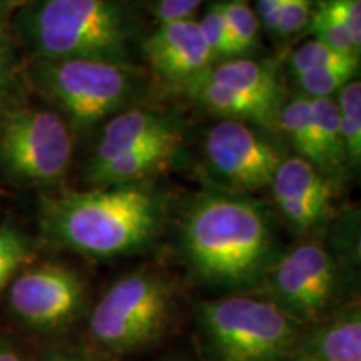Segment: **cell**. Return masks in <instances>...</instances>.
Masks as SVG:
<instances>
[{
    "label": "cell",
    "mask_w": 361,
    "mask_h": 361,
    "mask_svg": "<svg viewBox=\"0 0 361 361\" xmlns=\"http://www.w3.org/2000/svg\"><path fill=\"white\" fill-rule=\"evenodd\" d=\"M25 34L42 59L128 62V20L112 0H39Z\"/></svg>",
    "instance_id": "3"
},
{
    "label": "cell",
    "mask_w": 361,
    "mask_h": 361,
    "mask_svg": "<svg viewBox=\"0 0 361 361\" xmlns=\"http://www.w3.org/2000/svg\"><path fill=\"white\" fill-rule=\"evenodd\" d=\"M144 54L157 75L179 85L197 78L214 64L200 22L191 17L162 22L146 40Z\"/></svg>",
    "instance_id": "12"
},
{
    "label": "cell",
    "mask_w": 361,
    "mask_h": 361,
    "mask_svg": "<svg viewBox=\"0 0 361 361\" xmlns=\"http://www.w3.org/2000/svg\"><path fill=\"white\" fill-rule=\"evenodd\" d=\"M162 221V194L144 183L64 191L40 202L45 239L90 258H119L146 250Z\"/></svg>",
    "instance_id": "1"
},
{
    "label": "cell",
    "mask_w": 361,
    "mask_h": 361,
    "mask_svg": "<svg viewBox=\"0 0 361 361\" xmlns=\"http://www.w3.org/2000/svg\"><path fill=\"white\" fill-rule=\"evenodd\" d=\"M200 27L202 35H204L207 47L211 51V56L214 59V64H218V61H221V59L238 57L233 39L229 35L228 25H226L221 2L211 6L209 11L200 20Z\"/></svg>",
    "instance_id": "25"
},
{
    "label": "cell",
    "mask_w": 361,
    "mask_h": 361,
    "mask_svg": "<svg viewBox=\"0 0 361 361\" xmlns=\"http://www.w3.org/2000/svg\"><path fill=\"white\" fill-rule=\"evenodd\" d=\"M281 361H310L308 358H306V356H303L301 353H298L296 350H293L290 355L286 356V358H283Z\"/></svg>",
    "instance_id": "34"
},
{
    "label": "cell",
    "mask_w": 361,
    "mask_h": 361,
    "mask_svg": "<svg viewBox=\"0 0 361 361\" xmlns=\"http://www.w3.org/2000/svg\"><path fill=\"white\" fill-rule=\"evenodd\" d=\"M174 306L169 281L154 271H135L112 284L90 314V335L109 353L126 355L154 343Z\"/></svg>",
    "instance_id": "5"
},
{
    "label": "cell",
    "mask_w": 361,
    "mask_h": 361,
    "mask_svg": "<svg viewBox=\"0 0 361 361\" xmlns=\"http://www.w3.org/2000/svg\"><path fill=\"white\" fill-rule=\"evenodd\" d=\"M346 56H355V54L338 52L335 49L328 47L326 44H323L322 40L313 39L301 45L300 49H296L295 54L291 56L290 67L293 74L300 75L305 74V72H310L313 69H318V67L340 61V59Z\"/></svg>",
    "instance_id": "26"
},
{
    "label": "cell",
    "mask_w": 361,
    "mask_h": 361,
    "mask_svg": "<svg viewBox=\"0 0 361 361\" xmlns=\"http://www.w3.org/2000/svg\"><path fill=\"white\" fill-rule=\"evenodd\" d=\"M37 75L71 123L84 129L128 107L139 80L128 62L92 59H44Z\"/></svg>",
    "instance_id": "6"
},
{
    "label": "cell",
    "mask_w": 361,
    "mask_h": 361,
    "mask_svg": "<svg viewBox=\"0 0 361 361\" xmlns=\"http://www.w3.org/2000/svg\"><path fill=\"white\" fill-rule=\"evenodd\" d=\"M71 130L57 112L11 111L0 123V164L19 180L52 184L62 179L72 161Z\"/></svg>",
    "instance_id": "7"
},
{
    "label": "cell",
    "mask_w": 361,
    "mask_h": 361,
    "mask_svg": "<svg viewBox=\"0 0 361 361\" xmlns=\"http://www.w3.org/2000/svg\"><path fill=\"white\" fill-rule=\"evenodd\" d=\"M180 241L197 276L231 290L263 284L279 256L266 206L234 194H206L194 201Z\"/></svg>",
    "instance_id": "2"
},
{
    "label": "cell",
    "mask_w": 361,
    "mask_h": 361,
    "mask_svg": "<svg viewBox=\"0 0 361 361\" xmlns=\"http://www.w3.org/2000/svg\"><path fill=\"white\" fill-rule=\"evenodd\" d=\"M178 128L168 117L147 109H126L107 123L89 168L117 157Z\"/></svg>",
    "instance_id": "16"
},
{
    "label": "cell",
    "mask_w": 361,
    "mask_h": 361,
    "mask_svg": "<svg viewBox=\"0 0 361 361\" xmlns=\"http://www.w3.org/2000/svg\"><path fill=\"white\" fill-rule=\"evenodd\" d=\"M263 284L268 301L300 324H314L324 319L335 303L336 263L326 247L303 243L278 256Z\"/></svg>",
    "instance_id": "8"
},
{
    "label": "cell",
    "mask_w": 361,
    "mask_h": 361,
    "mask_svg": "<svg viewBox=\"0 0 361 361\" xmlns=\"http://www.w3.org/2000/svg\"><path fill=\"white\" fill-rule=\"evenodd\" d=\"M269 188L283 218L296 233L313 231L328 218L331 180L303 157H284Z\"/></svg>",
    "instance_id": "11"
},
{
    "label": "cell",
    "mask_w": 361,
    "mask_h": 361,
    "mask_svg": "<svg viewBox=\"0 0 361 361\" xmlns=\"http://www.w3.org/2000/svg\"><path fill=\"white\" fill-rule=\"evenodd\" d=\"M295 350L310 361H361V314L351 308L311 324Z\"/></svg>",
    "instance_id": "15"
},
{
    "label": "cell",
    "mask_w": 361,
    "mask_h": 361,
    "mask_svg": "<svg viewBox=\"0 0 361 361\" xmlns=\"http://www.w3.org/2000/svg\"><path fill=\"white\" fill-rule=\"evenodd\" d=\"M226 25L231 35L238 57L252 52L259 40V19L246 0L221 2Z\"/></svg>",
    "instance_id": "22"
},
{
    "label": "cell",
    "mask_w": 361,
    "mask_h": 361,
    "mask_svg": "<svg viewBox=\"0 0 361 361\" xmlns=\"http://www.w3.org/2000/svg\"><path fill=\"white\" fill-rule=\"evenodd\" d=\"M0 361H24L16 346L4 336H0Z\"/></svg>",
    "instance_id": "32"
},
{
    "label": "cell",
    "mask_w": 361,
    "mask_h": 361,
    "mask_svg": "<svg viewBox=\"0 0 361 361\" xmlns=\"http://www.w3.org/2000/svg\"><path fill=\"white\" fill-rule=\"evenodd\" d=\"M308 27L314 34V39L322 40L328 47L335 49L343 54H355L360 56L356 51L353 40H351L348 30L343 25V22L335 16V12L329 8L326 4L322 2L318 7L311 12Z\"/></svg>",
    "instance_id": "23"
},
{
    "label": "cell",
    "mask_w": 361,
    "mask_h": 361,
    "mask_svg": "<svg viewBox=\"0 0 361 361\" xmlns=\"http://www.w3.org/2000/svg\"><path fill=\"white\" fill-rule=\"evenodd\" d=\"M204 74L214 82L228 85L241 92L283 102V90L276 74L268 66L251 59H231L228 62L213 64Z\"/></svg>",
    "instance_id": "17"
},
{
    "label": "cell",
    "mask_w": 361,
    "mask_h": 361,
    "mask_svg": "<svg viewBox=\"0 0 361 361\" xmlns=\"http://www.w3.org/2000/svg\"><path fill=\"white\" fill-rule=\"evenodd\" d=\"M284 0H258V19L259 22H263V25L266 29L273 30L276 29L278 24V17H279V11H281Z\"/></svg>",
    "instance_id": "31"
},
{
    "label": "cell",
    "mask_w": 361,
    "mask_h": 361,
    "mask_svg": "<svg viewBox=\"0 0 361 361\" xmlns=\"http://www.w3.org/2000/svg\"><path fill=\"white\" fill-rule=\"evenodd\" d=\"M360 69V56H346L318 69L296 75L303 96L310 99L331 97L355 79Z\"/></svg>",
    "instance_id": "20"
},
{
    "label": "cell",
    "mask_w": 361,
    "mask_h": 361,
    "mask_svg": "<svg viewBox=\"0 0 361 361\" xmlns=\"http://www.w3.org/2000/svg\"><path fill=\"white\" fill-rule=\"evenodd\" d=\"M13 61L6 37L0 34V109L6 106L13 90Z\"/></svg>",
    "instance_id": "30"
},
{
    "label": "cell",
    "mask_w": 361,
    "mask_h": 361,
    "mask_svg": "<svg viewBox=\"0 0 361 361\" xmlns=\"http://www.w3.org/2000/svg\"><path fill=\"white\" fill-rule=\"evenodd\" d=\"M278 128L284 130L300 157H303L305 161H308L310 164H313L316 169L323 173V156L319 151L311 99L300 96L283 106L279 112Z\"/></svg>",
    "instance_id": "18"
},
{
    "label": "cell",
    "mask_w": 361,
    "mask_h": 361,
    "mask_svg": "<svg viewBox=\"0 0 361 361\" xmlns=\"http://www.w3.org/2000/svg\"><path fill=\"white\" fill-rule=\"evenodd\" d=\"M29 239L13 226H0V293L13 274L30 259Z\"/></svg>",
    "instance_id": "24"
},
{
    "label": "cell",
    "mask_w": 361,
    "mask_h": 361,
    "mask_svg": "<svg viewBox=\"0 0 361 361\" xmlns=\"http://www.w3.org/2000/svg\"><path fill=\"white\" fill-rule=\"evenodd\" d=\"M343 22L353 40L356 51L361 49V0H323Z\"/></svg>",
    "instance_id": "28"
},
{
    "label": "cell",
    "mask_w": 361,
    "mask_h": 361,
    "mask_svg": "<svg viewBox=\"0 0 361 361\" xmlns=\"http://www.w3.org/2000/svg\"><path fill=\"white\" fill-rule=\"evenodd\" d=\"M42 361H87L84 358H80V356H74V355H66V353H54V355H49L45 356Z\"/></svg>",
    "instance_id": "33"
},
{
    "label": "cell",
    "mask_w": 361,
    "mask_h": 361,
    "mask_svg": "<svg viewBox=\"0 0 361 361\" xmlns=\"http://www.w3.org/2000/svg\"><path fill=\"white\" fill-rule=\"evenodd\" d=\"M202 0H156V13L162 22L188 19Z\"/></svg>",
    "instance_id": "29"
},
{
    "label": "cell",
    "mask_w": 361,
    "mask_h": 361,
    "mask_svg": "<svg viewBox=\"0 0 361 361\" xmlns=\"http://www.w3.org/2000/svg\"><path fill=\"white\" fill-rule=\"evenodd\" d=\"M336 106L346 159L358 168L361 161V84L358 79H353L338 92Z\"/></svg>",
    "instance_id": "21"
},
{
    "label": "cell",
    "mask_w": 361,
    "mask_h": 361,
    "mask_svg": "<svg viewBox=\"0 0 361 361\" xmlns=\"http://www.w3.org/2000/svg\"><path fill=\"white\" fill-rule=\"evenodd\" d=\"M204 156L221 179L243 191L268 188L284 159L281 151L250 124L226 119L206 134Z\"/></svg>",
    "instance_id": "9"
},
{
    "label": "cell",
    "mask_w": 361,
    "mask_h": 361,
    "mask_svg": "<svg viewBox=\"0 0 361 361\" xmlns=\"http://www.w3.org/2000/svg\"><path fill=\"white\" fill-rule=\"evenodd\" d=\"M200 326L214 361H281L303 333V324L276 305L247 296L202 303Z\"/></svg>",
    "instance_id": "4"
},
{
    "label": "cell",
    "mask_w": 361,
    "mask_h": 361,
    "mask_svg": "<svg viewBox=\"0 0 361 361\" xmlns=\"http://www.w3.org/2000/svg\"><path fill=\"white\" fill-rule=\"evenodd\" d=\"M8 300L20 322L47 331L66 326L79 314L84 286L72 269L61 264H42L13 279Z\"/></svg>",
    "instance_id": "10"
},
{
    "label": "cell",
    "mask_w": 361,
    "mask_h": 361,
    "mask_svg": "<svg viewBox=\"0 0 361 361\" xmlns=\"http://www.w3.org/2000/svg\"><path fill=\"white\" fill-rule=\"evenodd\" d=\"M180 142H183V134L179 128L171 129L133 151L112 157L99 166L87 168L89 180L94 184V188L128 186V184L144 183L174 159Z\"/></svg>",
    "instance_id": "13"
},
{
    "label": "cell",
    "mask_w": 361,
    "mask_h": 361,
    "mask_svg": "<svg viewBox=\"0 0 361 361\" xmlns=\"http://www.w3.org/2000/svg\"><path fill=\"white\" fill-rule=\"evenodd\" d=\"M194 102L206 107L214 114L226 117V121H239V123L263 126V128H276L281 102L252 96L241 92L228 85L214 82L202 72L183 85Z\"/></svg>",
    "instance_id": "14"
},
{
    "label": "cell",
    "mask_w": 361,
    "mask_h": 361,
    "mask_svg": "<svg viewBox=\"0 0 361 361\" xmlns=\"http://www.w3.org/2000/svg\"><path fill=\"white\" fill-rule=\"evenodd\" d=\"M311 106H313L319 151L323 156V173L328 176V173L340 171L341 166L348 162L345 142H343L340 112L336 101L331 97L311 99Z\"/></svg>",
    "instance_id": "19"
},
{
    "label": "cell",
    "mask_w": 361,
    "mask_h": 361,
    "mask_svg": "<svg viewBox=\"0 0 361 361\" xmlns=\"http://www.w3.org/2000/svg\"><path fill=\"white\" fill-rule=\"evenodd\" d=\"M311 12H313V0H284L274 34H278L279 37H291L298 34L308 25Z\"/></svg>",
    "instance_id": "27"
}]
</instances>
